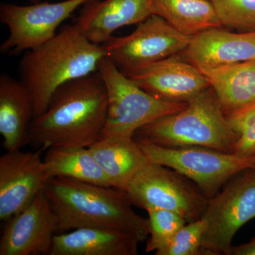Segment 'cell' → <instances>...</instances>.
I'll return each mask as SVG.
<instances>
[{"label":"cell","mask_w":255,"mask_h":255,"mask_svg":"<svg viewBox=\"0 0 255 255\" xmlns=\"http://www.w3.org/2000/svg\"><path fill=\"white\" fill-rule=\"evenodd\" d=\"M108 94L100 72L65 82L55 90L46 110L33 119L30 144L36 147H89L107 122Z\"/></svg>","instance_id":"6da1fadb"},{"label":"cell","mask_w":255,"mask_h":255,"mask_svg":"<svg viewBox=\"0 0 255 255\" xmlns=\"http://www.w3.org/2000/svg\"><path fill=\"white\" fill-rule=\"evenodd\" d=\"M105 57L102 45L90 41L76 22L64 26L49 41L26 50L18 73L33 101L34 118L46 110L58 87L98 71Z\"/></svg>","instance_id":"7a4b0ae2"},{"label":"cell","mask_w":255,"mask_h":255,"mask_svg":"<svg viewBox=\"0 0 255 255\" xmlns=\"http://www.w3.org/2000/svg\"><path fill=\"white\" fill-rule=\"evenodd\" d=\"M45 191L56 218L57 231L87 227L119 228L140 243L149 237L148 219L137 214L124 191L70 178H51Z\"/></svg>","instance_id":"3957f363"},{"label":"cell","mask_w":255,"mask_h":255,"mask_svg":"<svg viewBox=\"0 0 255 255\" xmlns=\"http://www.w3.org/2000/svg\"><path fill=\"white\" fill-rule=\"evenodd\" d=\"M133 137L163 147L200 146L226 153H233L237 140L211 87L189 100L184 110L140 128Z\"/></svg>","instance_id":"277c9868"},{"label":"cell","mask_w":255,"mask_h":255,"mask_svg":"<svg viewBox=\"0 0 255 255\" xmlns=\"http://www.w3.org/2000/svg\"><path fill=\"white\" fill-rule=\"evenodd\" d=\"M98 70L108 94L107 122L100 139L133 137L140 128L187 107V102L160 100L144 91L107 57L101 61Z\"/></svg>","instance_id":"5b68a950"},{"label":"cell","mask_w":255,"mask_h":255,"mask_svg":"<svg viewBox=\"0 0 255 255\" xmlns=\"http://www.w3.org/2000/svg\"><path fill=\"white\" fill-rule=\"evenodd\" d=\"M124 191L132 206L146 211H173L187 223L201 219L210 200L189 178L151 162L137 172Z\"/></svg>","instance_id":"8992f818"},{"label":"cell","mask_w":255,"mask_h":255,"mask_svg":"<svg viewBox=\"0 0 255 255\" xmlns=\"http://www.w3.org/2000/svg\"><path fill=\"white\" fill-rule=\"evenodd\" d=\"M136 141L149 162L165 166L189 178L209 199L236 174L255 167V156L245 157L200 146L167 147Z\"/></svg>","instance_id":"52a82bcc"},{"label":"cell","mask_w":255,"mask_h":255,"mask_svg":"<svg viewBox=\"0 0 255 255\" xmlns=\"http://www.w3.org/2000/svg\"><path fill=\"white\" fill-rule=\"evenodd\" d=\"M207 230L202 248L207 255H230L242 226L255 218V169L241 171L210 199L204 216Z\"/></svg>","instance_id":"ba28073f"},{"label":"cell","mask_w":255,"mask_h":255,"mask_svg":"<svg viewBox=\"0 0 255 255\" xmlns=\"http://www.w3.org/2000/svg\"><path fill=\"white\" fill-rule=\"evenodd\" d=\"M192 37L184 36L164 18L152 14L137 24L135 31L114 37L102 44L107 58L124 75L164 58L179 54Z\"/></svg>","instance_id":"9c48e42d"},{"label":"cell","mask_w":255,"mask_h":255,"mask_svg":"<svg viewBox=\"0 0 255 255\" xmlns=\"http://www.w3.org/2000/svg\"><path fill=\"white\" fill-rule=\"evenodd\" d=\"M87 1L65 0L28 6L1 4L0 21L9 29V36L0 46L1 53L15 54L49 41L56 34L58 26Z\"/></svg>","instance_id":"30bf717a"},{"label":"cell","mask_w":255,"mask_h":255,"mask_svg":"<svg viewBox=\"0 0 255 255\" xmlns=\"http://www.w3.org/2000/svg\"><path fill=\"white\" fill-rule=\"evenodd\" d=\"M40 147L34 152L21 150L0 157V220L6 222L24 209L50 180Z\"/></svg>","instance_id":"8fae6325"},{"label":"cell","mask_w":255,"mask_h":255,"mask_svg":"<svg viewBox=\"0 0 255 255\" xmlns=\"http://www.w3.org/2000/svg\"><path fill=\"white\" fill-rule=\"evenodd\" d=\"M56 231V218L44 189L6 221L0 255H49Z\"/></svg>","instance_id":"7c38bea8"},{"label":"cell","mask_w":255,"mask_h":255,"mask_svg":"<svg viewBox=\"0 0 255 255\" xmlns=\"http://www.w3.org/2000/svg\"><path fill=\"white\" fill-rule=\"evenodd\" d=\"M126 75L144 91L169 102H188L211 87L207 77L179 54L140 67Z\"/></svg>","instance_id":"4fadbf2b"},{"label":"cell","mask_w":255,"mask_h":255,"mask_svg":"<svg viewBox=\"0 0 255 255\" xmlns=\"http://www.w3.org/2000/svg\"><path fill=\"white\" fill-rule=\"evenodd\" d=\"M179 55L199 70L255 60V31L213 28L191 38Z\"/></svg>","instance_id":"5bb4252c"},{"label":"cell","mask_w":255,"mask_h":255,"mask_svg":"<svg viewBox=\"0 0 255 255\" xmlns=\"http://www.w3.org/2000/svg\"><path fill=\"white\" fill-rule=\"evenodd\" d=\"M76 23L92 43L102 45L119 28L138 24L152 15L150 0H88Z\"/></svg>","instance_id":"9a60e30c"},{"label":"cell","mask_w":255,"mask_h":255,"mask_svg":"<svg viewBox=\"0 0 255 255\" xmlns=\"http://www.w3.org/2000/svg\"><path fill=\"white\" fill-rule=\"evenodd\" d=\"M140 240L114 228L87 227L55 235L49 255H136Z\"/></svg>","instance_id":"2e32d148"},{"label":"cell","mask_w":255,"mask_h":255,"mask_svg":"<svg viewBox=\"0 0 255 255\" xmlns=\"http://www.w3.org/2000/svg\"><path fill=\"white\" fill-rule=\"evenodd\" d=\"M34 119L33 101L20 80L8 74L0 76V133L7 152L30 144L29 130Z\"/></svg>","instance_id":"e0dca14e"},{"label":"cell","mask_w":255,"mask_h":255,"mask_svg":"<svg viewBox=\"0 0 255 255\" xmlns=\"http://www.w3.org/2000/svg\"><path fill=\"white\" fill-rule=\"evenodd\" d=\"M112 184L124 191L148 159L134 137L100 139L89 147Z\"/></svg>","instance_id":"ac0fdd59"},{"label":"cell","mask_w":255,"mask_h":255,"mask_svg":"<svg viewBox=\"0 0 255 255\" xmlns=\"http://www.w3.org/2000/svg\"><path fill=\"white\" fill-rule=\"evenodd\" d=\"M200 70L226 116L255 102V60Z\"/></svg>","instance_id":"d6986e66"},{"label":"cell","mask_w":255,"mask_h":255,"mask_svg":"<svg viewBox=\"0 0 255 255\" xmlns=\"http://www.w3.org/2000/svg\"><path fill=\"white\" fill-rule=\"evenodd\" d=\"M150 10L184 36L222 26L210 0H150Z\"/></svg>","instance_id":"ffe728a7"},{"label":"cell","mask_w":255,"mask_h":255,"mask_svg":"<svg viewBox=\"0 0 255 255\" xmlns=\"http://www.w3.org/2000/svg\"><path fill=\"white\" fill-rule=\"evenodd\" d=\"M43 162L50 179L63 177L112 187L89 147H50Z\"/></svg>","instance_id":"44dd1931"},{"label":"cell","mask_w":255,"mask_h":255,"mask_svg":"<svg viewBox=\"0 0 255 255\" xmlns=\"http://www.w3.org/2000/svg\"><path fill=\"white\" fill-rule=\"evenodd\" d=\"M147 212L150 238L147 242L146 253H155L163 248L187 223L182 216L173 211L152 209Z\"/></svg>","instance_id":"7402d4cb"},{"label":"cell","mask_w":255,"mask_h":255,"mask_svg":"<svg viewBox=\"0 0 255 255\" xmlns=\"http://www.w3.org/2000/svg\"><path fill=\"white\" fill-rule=\"evenodd\" d=\"M204 218L187 223L156 255H207L202 248V241L207 230Z\"/></svg>","instance_id":"603a6c76"},{"label":"cell","mask_w":255,"mask_h":255,"mask_svg":"<svg viewBox=\"0 0 255 255\" xmlns=\"http://www.w3.org/2000/svg\"><path fill=\"white\" fill-rule=\"evenodd\" d=\"M222 26L241 32L255 31V0H210Z\"/></svg>","instance_id":"cb8c5ba5"},{"label":"cell","mask_w":255,"mask_h":255,"mask_svg":"<svg viewBox=\"0 0 255 255\" xmlns=\"http://www.w3.org/2000/svg\"><path fill=\"white\" fill-rule=\"evenodd\" d=\"M237 136L233 153L255 156V102L226 115Z\"/></svg>","instance_id":"d4e9b609"},{"label":"cell","mask_w":255,"mask_h":255,"mask_svg":"<svg viewBox=\"0 0 255 255\" xmlns=\"http://www.w3.org/2000/svg\"><path fill=\"white\" fill-rule=\"evenodd\" d=\"M230 255H255V236L249 243L233 246Z\"/></svg>","instance_id":"484cf974"},{"label":"cell","mask_w":255,"mask_h":255,"mask_svg":"<svg viewBox=\"0 0 255 255\" xmlns=\"http://www.w3.org/2000/svg\"><path fill=\"white\" fill-rule=\"evenodd\" d=\"M31 1L33 4H35V3H38L41 1V0H31Z\"/></svg>","instance_id":"4316f807"},{"label":"cell","mask_w":255,"mask_h":255,"mask_svg":"<svg viewBox=\"0 0 255 255\" xmlns=\"http://www.w3.org/2000/svg\"></svg>","instance_id":"83f0119b"}]
</instances>
